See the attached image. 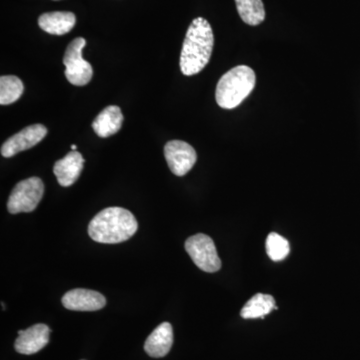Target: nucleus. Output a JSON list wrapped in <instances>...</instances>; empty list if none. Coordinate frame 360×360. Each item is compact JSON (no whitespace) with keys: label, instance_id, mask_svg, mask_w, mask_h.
Masks as SVG:
<instances>
[{"label":"nucleus","instance_id":"obj_1","mask_svg":"<svg viewBox=\"0 0 360 360\" xmlns=\"http://www.w3.org/2000/svg\"><path fill=\"white\" fill-rule=\"evenodd\" d=\"M214 37L212 26L203 18H195L187 30L180 54V70L186 77L198 75L210 63Z\"/></svg>","mask_w":360,"mask_h":360},{"label":"nucleus","instance_id":"obj_2","mask_svg":"<svg viewBox=\"0 0 360 360\" xmlns=\"http://www.w3.org/2000/svg\"><path fill=\"white\" fill-rule=\"evenodd\" d=\"M137 229V220L129 210L122 207H108L97 213L90 221L89 234L96 243L115 245L129 240Z\"/></svg>","mask_w":360,"mask_h":360},{"label":"nucleus","instance_id":"obj_3","mask_svg":"<svg viewBox=\"0 0 360 360\" xmlns=\"http://www.w3.org/2000/svg\"><path fill=\"white\" fill-rule=\"evenodd\" d=\"M255 71L250 66L238 65L227 71L220 78L215 99L220 108L233 110L248 98L255 86Z\"/></svg>","mask_w":360,"mask_h":360},{"label":"nucleus","instance_id":"obj_4","mask_svg":"<svg viewBox=\"0 0 360 360\" xmlns=\"http://www.w3.org/2000/svg\"><path fill=\"white\" fill-rule=\"evenodd\" d=\"M44 193V184L39 177H30L18 182L11 191L7 210L11 214L32 212L37 207Z\"/></svg>","mask_w":360,"mask_h":360},{"label":"nucleus","instance_id":"obj_5","mask_svg":"<svg viewBox=\"0 0 360 360\" xmlns=\"http://www.w3.org/2000/svg\"><path fill=\"white\" fill-rule=\"evenodd\" d=\"M86 40L82 37L73 39L66 49L63 65H65V77L71 84L84 86L89 84L94 75V70L90 63L82 58V49Z\"/></svg>","mask_w":360,"mask_h":360},{"label":"nucleus","instance_id":"obj_6","mask_svg":"<svg viewBox=\"0 0 360 360\" xmlns=\"http://www.w3.org/2000/svg\"><path fill=\"white\" fill-rule=\"evenodd\" d=\"M186 250L198 269L205 272L219 271L221 260L217 255V248L210 236L198 233L186 241Z\"/></svg>","mask_w":360,"mask_h":360},{"label":"nucleus","instance_id":"obj_7","mask_svg":"<svg viewBox=\"0 0 360 360\" xmlns=\"http://www.w3.org/2000/svg\"><path fill=\"white\" fill-rule=\"evenodd\" d=\"M165 156L170 172L176 176L188 174L198 160L193 146L181 141H168L165 146Z\"/></svg>","mask_w":360,"mask_h":360},{"label":"nucleus","instance_id":"obj_8","mask_svg":"<svg viewBox=\"0 0 360 360\" xmlns=\"http://www.w3.org/2000/svg\"><path fill=\"white\" fill-rule=\"evenodd\" d=\"M47 129L42 124H33L25 127L18 134L13 135L1 146L4 158H13L21 151L33 148L46 136Z\"/></svg>","mask_w":360,"mask_h":360},{"label":"nucleus","instance_id":"obj_9","mask_svg":"<svg viewBox=\"0 0 360 360\" xmlns=\"http://www.w3.org/2000/svg\"><path fill=\"white\" fill-rule=\"evenodd\" d=\"M51 328L46 324L39 323L30 326L25 330L18 331V338L14 343V348L20 354H37L46 347L49 341Z\"/></svg>","mask_w":360,"mask_h":360},{"label":"nucleus","instance_id":"obj_10","mask_svg":"<svg viewBox=\"0 0 360 360\" xmlns=\"http://www.w3.org/2000/svg\"><path fill=\"white\" fill-rule=\"evenodd\" d=\"M63 307L75 311H96L106 304L105 297L97 291L75 288L63 295Z\"/></svg>","mask_w":360,"mask_h":360},{"label":"nucleus","instance_id":"obj_11","mask_svg":"<svg viewBox=\"0 0 360 360\" xmlns=\"http://www.w3.org/2000/svg\"><path fill=\"white\" fill-rule=\"evenodd\" d=\"M84 160L77 150L70 151L65 158L56 161L53 167L54 175L61 186H72L84 169Z\"/></svg>","mask_w":360,"mask_h":360},{"label":"nucleus","instance_id":"obj_12","mask_svg":"<svg viewBox=\"0 0 360 360\" xmlns=\"http://www.w3.org/2000/svg\"><path fill=\"white\" fill-rule=\"evenodd\" d=\"M174 345V329L169 322H163L153 331L144 345L149 356L160 359L168 354Z\"/></svg>","mask_w":360,"mask_h":360},{"label":"nucleus","instance_id":"obj_13","mask_svg":"<svg viewBox=\"0 0 360 360\" xmlns=\"http://www.w3.org/2000/svg\"><path fill=\"white\" fill-rule=\"evenodd\" d=\"M77 18L75 13L68 11H54L44 13L39 16V25L42 30L49 34H66L75 27Z\"/></svg>","mask_w":360,"mask_h":360},{"label":"nucleus","instance_id":"obj_14","mask_svg":"<svg viewBox=\"0 0 360 360\" xmlns=\"http://www.w3.org/2000/svg\"><path fill=\"white\" fill-rule=\"evenodd\" d=\"M123 115L122 110L118 106L110 105L104 108L98 115L96 116L92 129L99 137H110L115 134L122 129Z\"/></svg>","mask_w":360,"mask_h":360},{"label":"nucleus","instance_id":"obj_15","mask_svg":"<svg viewBox=\"0 0 360 360\" xmlns=\"http://www.w3.org/2000/svg\"><path fill=\"white\" fill-rule=\"evenodd\" d=\"M276 309V300L269 295L257 293L245 303L241 309V317L245 319H264L265 315L269 314L272 309Z\"/></svg>","mask_w":360,"mask_h":360},{"label":"nucleus","instance_id":"obj_16","mask_svg":"<svg viewBox=\"0 0 360 360\" xmlns=\"http://www.w3.org/2000/svg\"><path fill=\"white\" fill-rule=\"evenodd\" d=\"M236 8L241 20L248 25L264 22L265 11L262 0H236Z\"/></svg>","mask_w":360,"mask_h":360},{"label":"nucleus","instance_id":"obj_17","mask_svg":"<svg viewBox=\"0 0 360 360\" xmlns=\"http://www.w3.org/2000/svg\"><path fill=\"white\" fill-rule=\"evenodd\" d=\"M22 82L14 75H4L0 77V104L8 105L18 101L22 96Z\"/></svg>","mask_w":360,"mask_h":360},{"label":"nucleus","instance_id":"obj_18","mask_svg":"<svg viewBox=\"0 0 360 360\" xmlns=\"http://www.w3.org/2000/svg\"><path fill=\"white\" fill-rule=\"evenodd\" d=\"M290 243L283 236L272 232L266 239V252L270 259L281 262L290 253Z\"/></svg>","mask_w":360,"mask_h":360},{"label":"nucleus","instance_id":"obj_19","mask_svg":"<svg viewBox=\"0 0 360 360\" xmlns=\"http://www.w3.org/2000/svg\"><path fill=\"white\" fill-rule=\"evenodd\" d=\"M71 149H72V150H77V146L73 144V146H71Z\"/></svg>","mask_w":360,"mask_h":360}]
</instances>
